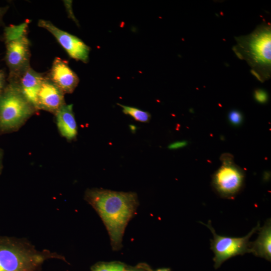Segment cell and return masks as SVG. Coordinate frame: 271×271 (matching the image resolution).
Masks as SVG:
<instances>
[{"instance_id": "cell-3", "label": "cell", "mask_w": 271, "mask_h": 271, "mask_svg": "<svg viewBox=\"0 0 271 271\" xmlns=\"http://www.w3.org/2000/svg\"><path fill=\"white\" fill-rule=\"evenodd\" d=\"M33 108L16 83L12 81L0 96V128L17 127L32 113Z\"/></svg>"}, {"instance_id": "cell-14", "label": "cell", "mask_w": 271, "mask_h": 271, "mask_svg": "<svg viewBox=\"0 0 271 271\" xmlns=\"http://www.w3.org/2000/svg\"><path fill=\"white\" fill-rule=\"evenodd\" d=\"M128 265L119 261H98L90 267L91 271H126Z\"/></svg>"}, {"instance_id": "cell-11", "label": "cell", "mask_w": 271, "mask_h": 271, "mask_svg": "<svg viewBox=\"0 0 271 271\" xmlns=\"http://www.w3.org/2000/svg\"><path fill=\"white\" fill-rule=\"evenodd\" d=\"M249 49L256 63L270 66V31L267 29L256 32L249 40Z\"/></svg>"}, {"instance_id": "cell-1", "label": "cell", "mask_w": 271, "mask_h": 271, "mask_svg": "<svg viewBox=\"0 0 271 271\" xmlns=\"http://www.w3.org/2000/svg\"><path fill=\"white\" fill-rule=\"evenodd\" d=\"M85 200L101 218L109 234L112 249L119 250L122 246L125 228L139 206L137 194L92 189L86 191Z\"/></svg>"}, {"instance_id": "cell-4", "label": "cell", "mask_w": 271, "mask_h": 271, "mask_svg": "<svg viewBox=\"0 0 271 271\" xmlns=\"http://www.w3.org/2000/svg\"><path fill=\"white\" fill-rule=\"evenodd\" d=\"M200 223L209 228L213 235V239L211 240V249L214 253L213 259L216 269L219 267L224 261L232 257L251 252L249 239L259 228V223L258 222L257 226L252 228L246 236L242 237H231L216 234L210 220L208 224H204L201 222Z\"/></svg>"}, {"instance_id": "cell-18", "label": "cell", "mask_w": 271, "mask_h": 271, "mask_svg": "<svg viewBox=\"0 0 271 271\" xmlns=\"http://www.w3.org/2000/svg\"><path fill=\"white\" fill-rule=\"evenodd\" d=\"M254 97L256 101L260 103H264L268 100L267 93L261 89H257L254 91Z\"/></svg>"}, {"instance_id": "cell-24", "label": "cell", "mask_w": 271, "mask_h": 271, "mask_svg": "<svg viewBox=\"0 0 271 271\" xmlns=\"http://www.w3.org/2000/svg\"><path fill=\"white\" fill-rule=\"evenodd\" d=\"M150 271H171V269L170 268L168 267H163V268H158L155 270H153L151 269Z\"/></svg>"}, {"instance_id": "cell-19", "label": "cell", "mask_w": 271, "mask_h": 271, "mask_svg": "<svg viewBox=\"0 0 271 271\" xmlns=\"http://www.w3.org/2000/svg\"><path fill=\"white\" fill-rule=\"evenodd\" d=\"M151 268L145 263H140L134 266H128L126 271H150Z\"/></svg>"}, {"instance_id": "cell-5", "label": "cell", "mask_w": 271, "mask_h": 271, "mask_svg": "<svg viewBox=\"0 0 271 271\" xmlns=\"http://www.w3.org/2000/svg\"><path fill=\"white\" fill-rule=\"evenodd\" d=\"M222 159V165L213 175V185L221 196L233 198L243 185L244 173L229 156L225 155Z\"/></svg>"}, {"instance_id": "cell-21", "label": "cell", "mask_w": 271, "mask_h": 271, "mask_svg": "<svg viewBox=\"0 0 271 271\" xmlns=\"http://www.w3.org/2000/svg\"><path fill=\"white\" fill-rule=\"evenodd\" d=\"M187 145V142L185 141H181L174 143L169 146V148L172 149H176L185 147Z\"/></svg>"}, {"instance_id": "cell-20", "label": "cell", "mask_w": 271, "mask_h": 271, "mask_svg": "<svg viewBox=\"0 0 271 271\" xmlns=\"http://www.w3.org/2000/svg\"><path fill=\"white\" fill-rule=\"evenodd\" d=\"M6 75L4 70L0 69V96L5 90Z\"/></svg>"}, {"instance_id": "cell-23", "label": "cell", "mask_w": 271, "mask_h": 271, "mask_svg": "<svg viewBox=\"0 0 271 271\" xmlns=\"http://www.w3.org/2000/svg\"><path fill=\"white\" fill-rule=\"evenodd\" d=\"M251 73L258 80L260 81H262L261 76L255 71L254 70L252 69L251 70Z\"/></svg>"}, {"instance_id": "cell-8", "label": "cell", "mask_w": 271, "mask_h": 271, "mask_svg": "<svg viewBox=\"0 0 271 271\" xmlns=\"http://www.w3.org/2000/svg\"><path fill=\"white\" fill-rule=\"evenodd\" d=\"M49 78L63 93H72L79 83L76 74L60 58L54 60Z\"/></svg>"}, {"instance_id": "cell-22", "label": "cell", "mask_w": 271, "mask_h": 271, "mask_svg": "<svg viewBox=\"0 0 271 271\" xmlns=\"http://www.w3.org/2000/svg\"><path fill=\"white\" fill-rule=\"evenodd\" d=\"M7 10H8V7H0V25H1L2 22H3V17H4V15L6 14Z\"/></svg>"}, {"instance_id": "cell-17", "label": "cell", "mask_w": 271, "mask_h": 271, "mask_svg": "<svg viewBox=\"0 0 271 271\" xmlns=\"http://www.w3.org/2000/svg\"><path fill=\"white\" fill-rule=\"evenodd\" d=\"M228 119L230 123L234 126H238L241 124L243 120L241 113L237 110H232L229 112Z\"/></svg>"}, {"instance_id": "cell-12", "label": "cell", "mask_w": 271, "mask_h": 271, "mask_svg": "<svg viewBox=\"0 0 271 271\" xmlns=\"http://www.w3.org/2000/svg\"><path fill=\"white\" fill-rule=\"evenodd\" d=\"M58 128L61 134L68 140L74 139L77 126L73 111L72 104L63 105L56 112Z\"/></svg>"}, {"instance_id": "cell-13", "label": "cell", "mask_w": 271, "mask_h": 271, "mask_svg": "<svg viewBox=\"0 0 271 271\" xmlns=\"http://www.w3.org/2000/svg\"><path fill=\"white\" fill-rule=\"evenodd\" d=\"M259 235L256 240L250 242L251 252L255 255L271 260V223L268 220L261 228H259Z\"/></svg>"}, {"instance_id": "cell-6", "label": "cell", "mask_w": 271, "mask_h": 271, "mask_svg": "<svg viewBox=\"0 0 271 271\" xmlns=\"http://www.w3.org/2000/svg\"><path fill=\"white\" fill-rule=\"evenodd\" d=\"M6 62L11 80L17 79L30 66V42L26 35L6 42Z\"/></svg>"}, {"instance_id": "cell-15", "label": "cell", "mask_w": 271, "mask_h": 271, "mask_svg": "<svg viewBox=\"0 0 271 271\" xmlns=\"http://www.w3.org/2000/svg\"><path fill=\"white\" fill-rule=\"evenodd\" d=\"M122 109V112L127 115L131 116L136 120L142 122H148L151 118L150 113L138 108L117 104Z\"/></svg>"}, {"instance_id": "cell-9", "label": "cell", "mask_w": 271, "mask_h": 271, "mask_svg": "<svg viewBox=\"0 0 271 271\" xmlns=\"http://www.w3.org/2000/svg\"><path fill=\"white\" fill-rule=\"evenodd\" d=\"M63 93L49 78L44 77L38 94V108L56 112L65 104Z\"/></svg>"}, {"instance_id": "cell-2", "label": "cell", "mask_w": 271, "mask_h": 271, "mask_svg": "<svg viewBox=\"0 0 271 271\" xmlns=\"http://www.w3.org/2000/svg\"><path fill=\"white\" fill-rule=\"evenodd\" d=\"M65 258L47 249L37 250L25 238L0 236V271H41L47 259Z\"/></svg>"}, {"instance_id": "cell-7", "label": "cell", "mask_w": 271, "mask_h": 271, "mask_svg": "<svg viewBox=\"0 0 271 271\" xmlns=\"http://www.w3.org/2000/svg\"><path fill=\"white\" fill-rule=\"evenodd\" d=\"M38 26L51 33L70 57L87 62L90 48L79 38L58 28L49 21L40 20Z\"/></svg>"}, {"instance_id": "cell-10", "label": "cell", "mask_w": 271, "mask_h": 271, "mask_svg": "<svg viewBox=\"0 0 271 271\" xmlns=\"http://www.w3.org/2000/svg\"><path fill=\"white\" fill-rule=\"evenodd\" d=\"M17 79L18 83L14 82L23 95L34 108H38V94L44 77L29 67Z\"/></svg>"}, {"instance_id": "cell-16", "label": "cell", "mask_w": 271, "mask_h": 271, "mask_svg": "<svg viewBox=\"0 0 271 271\" xmlns=\"http://www.w3.org/2000/svg\"><path fill=\"white\" fill-rule=\"evenodd\" d=\"M27 23L16 26L6 27L4 29V37L6 42L19 38L26 35Z\"/></svg>"}]
</instances>
